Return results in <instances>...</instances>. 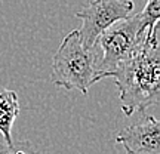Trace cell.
Returning <instances> with one entry per match:
<instances>
[{
    "instance_id": "obj_4",
    "label": "cell",
    "mask_w": 160,
    "mask_h": 154,
    "mask_svg": "<svg viewBox=\"0 0 160 154\" xmlns=\"http://www.w3.org/2000/svg\"><path fill=\"white\" fill-rule=\"evenodd\" d=\"M132 13V0H89L86 7L74 13V17L82 21L79 28L80 39L88 47H93L97 39L108 27Z\"/></svg>"
},
{
    "instance_id": "obj_2",
    "label": "cell",
    "mask_w": 160,
    "mask_h": 154,
    "mask_svg": "<svg viewBox=\"0 0 160 154\" xmlns=\"http://www.w3.org/2000/svg\"><path fill=\"white\" fill-rule=\"evenodd\" d=\"M98 59L97 47H88L80 39L79 30L70 31L52 57L53 85L86 95L97 83Z\"/></svg>"
},
{
    "instance_id": "obj_5",
    "label": "cell",
    "mask_w": 160,
    "mask_h": 154,
    "mask_svg": "<svg viewBox=\"0 0 160 154\" xmlns=\"http://www.w3.org/2000/svg\"><path fill=\"white\" fill-rule=\"evenodd\" d=\"M114 144L123 145L126 154H160L159 120L153 116L144 117L142 122L125 127Z\"/></svg>"
},
{
    "instance_id": "obj_6",
    "label": "cell",
    "mask_w": 160,
    "mask_h": 154,
    "mask_svg": "<svg viewBox=\"0 0 160 154\" xmlns=\"http://www.w3.org/2000/svg\"><path fill=\"white\" fill-rule=\"evenodd\" d=\"M19 114V101L15 91L0 86V133L5 144H12V126Z\"/></svg>"
},
{
    "instance_id": "obj_7",
    "label": "cell",
    "mask_w": 160,
    "mask_h": 154,
    "mask_svg": "<svg viewBox=\"0 0 160 154\" xmlns=\"http://www.w3.org/2000/svg\"><path fill=\"white\" fill-rule=\"evenodd\" d=\"M0 154H37L30 141H17L12 144H0Z\"/></svg>"
},
{
    "instance_id": "obj_8",
    "label": "cell",
    "mask_w": 160,
    "mask_h": 154,
    "mask_svg": "<svg viewBox=\"0 0 160 154\" xmlns=\"http://www.w3.org/2000/svg\"><path fill=\"white\" fill-rule=\"evenodd\" d=\"M139 13L148 25L157 24L160 18V0H147L144 9Z\"/></svg>"
},
{
    "instance_id": "obj_3",
    "label": "cell",
    "mask_w": 160,
    "mask_h": 154,
    "mask_svg": "<svg viewBox=\"0 0 160 154\" xmlns=\"http://www.w3.org/2000/svg\"><path fill=\"white\" fill-rule=\"evenodd\" d=\"M151 27L153 25L145 22L141 13H132L131 17L120 19L105 30L95 43V47L99 53L97 82L101 80L102 74L111 71L133 55L142 45Z\"/></svg>"
},
{
    "instance_id": "obj_1",
    "label": "cell",
    "mask_w": 160,
    "mask_h": 154,
    "mask_svg": "<svg viewBox=\"0 0 160 154\" xmlns=\"http://www.w3.org/2000/svg\"><path fill=\"white\" fill-rule=\"evenodd\" d=\"M102 79L114 80L122 111L128 117L157 105L160 95L159 24L150 28L142 45L133 55L102 74Z\"/></svg>"
}]
</instances>
